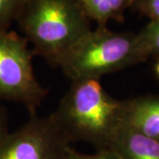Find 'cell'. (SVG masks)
I'll use <instances>...</instances> for the list:
<instances>
[{
  "instance_id": "cell-1",
  "label": "cell",
  "mask_w": 159,
  "mask_h": 159,
  "mask_svg": "<svg viewBox=\"0 0 159 159\" xmlns=\"http://www.w3.org/2000/svg\"><path fill=\"white\" fill-rule=\"evenodd\" d=\"M51 116L69 142H88L101 150L123 125L124 101L110 96L100 80H75Z\"/></svg>"
},
{
  "instance_id": "cell-8",
  "label": "cell",
  "mask_w": 159,
  "mask_h": 159,
  "mask_svg": "<svg viewBox=\"0 0 159 159\" xmlns=\"http://www.w3.org/2000/svg\"><path fill=\"white\" fill-rule=\"evenodd\" d=\"M90 20L97 28H106L110 20L124 22L125 11L132 6L134 0H77Z\"/></svg>"
},
{
  "instance_id": "cell-5",
  "label": "cell",
  "mask_w": 159,
  "mask_h": 159,
  "mask_svg": "<svg viewBox=\"0 0 159 159\" xmlns=\"http://www.w3.org/2000/svg\"><path fill=\"white\" fill-rule=\"evenodd\" d=\"M70 142L51 115L30 118L9 133L0 147V159H69Z\"/></svg>"
},
{
  "instance_id": "cell-9",
  "label": "cell",
  "mask_w": 159,
  "mask_h": 159,
  "mask_svg": "<svg viewBox=\"0 0 159 159\" xmlns=\"http://www.w3.org/2000/svg\"><path fill=\"white\" fill-rule=\"evenodd\" d=\"M137 34L148 57L159 56V20H150Z\"/></svg>"
},
{
  "instance_id": "cell-14",
  "label": "cell",
  "mask_w": 159,
  "mask_h": 159,
  "mask_svg": "<svg viewBox=\"0 0 159 159\" xmlns=\"http://www.w3.org/2000/svg\"><path fill=\"white\" fill-rule=\"evenodd\" d=\"M155 72H156V74L157 75V77L159 78V59L158 61L157 62L156 64V66H155Z\"/></svg>"
},
{
  "instance_id": "cell-13",
  "label": "cell",
  "mask_w": 159,
  "mask_h": 159,
  "mask_svg": "<svg viewBox=\"0 0 159 159\" xmlns=\"http://www.w3.org/2000/svg\"><path fill=\"white\" fill-rule=\"evenodd\" d=\"M8 117L6 108L0 103V147L8 135Z\"/></svg>"
},
{
  "instance_id": "cell-12",
  "label": "cell",
  "mask_w": 159,
  "mask_h": 159,
  "mask_svg": "<svg viewBox=\"0 0 159 159\" xmlns=\"http://www.w3.org/2000/svg\"><path fill=\"white\" fill-rule=\"evenodd\" d=\"M69 159H120V157L110 148L97 150V153L92 155L79 153L71 148L69 150Z\"/></svg>"
},
{
  "instance_id": "cell-7",
  "label": "cell",
  "mask_w": 159,
  "mask_h": 159,
  "mask_svg": "<svg viewBox=\"0 0 159 159\" xmlns=\"http://www.w3.org/2000/svg\"><path fill=\"white\" fill-rule=\"evenodd\" d=\"M109 148L120 159H159V140L122 125Z\"/></svg>"
},
{
  "instance_id": "cell-2",
  "label": "cell",
  "mask_w": 159,
  "mask_h": 159,
  "mask_svg": "<svg viewBox=\"0 0 159 159\" xmlns=\"http://www.w3.org/2000/svg\"><path fill=\"white\" fill-rule=\"evenodd\" d=\"M34 55L52 66L91 30L90 20L77 0H27L17 19Z\"/></svg>"
},
{
  "instance_id": "cell-10",
  "label": "cell",
  "mask_w": 159,
  "mask_h": 159,
  "mask_svg": "<svg viewBox=\"0 0 159 159\" xmlns=\"http://www.w3.org/2000/svg\"><path fill=\"white\" fill-rule=\"evenodd\" d=\"M27 0H0V31L8 30L18 17Z\"/></svg>"
},
{
  "instance_id": "cell-4",
  "label": "cell",
  "mask_w": 159,
  "mask_h": 159,
  "mask_svg": "<svg viewBox=\"0 0 159 159\" xmlns=\"http://www.w3.org/2000/svg\"><path fill=\"white\" fill-rule=\"evenodd\" d=\"M28 40L14 31H0V99L21 103L35 114L48 94L38 82Z\"/></svg>"
},
{
  "instance_id": "cell-6",
  "label": "cell",
  "mask_w": 159,
  "mask_h": 159,
  "mask_svg": "<svg viewBox=\"0 0 159 159\" xmlns=\"http://www.w3.org/2000/svg\"><path fill=\"white\" fill-rule=\"evenodd\" d=\"M123 125L159 140V96L147 95L124 101Z\"/></svg>"
},
{
  "instance_id": "cell-11",
  "label": "cell",
  "mask_w": 159,
  "mask_h": 159,
  "mask_svg": "<svg viewBox=\"0 0 159 159\" xmlns=\"http://www.w3.org/2000/svg\"><path fill=\"white\" fill-rule=\"evenodd\" d=\"M131 7L150 20H159V0H134Z\"/></svg>"
},
{
  "instance_id": "cell-3",
  "label": "cell",
  "mask_w": 159,
  "mask_h": 159,
  "mask_svg": "<svg viewBox=\"0 0 159 159\" xmlns=\"http://www.w3.org/2000/svg\"><path fill=\"white\" fill-rule=\"evenodd\" d=\"M148 58L137 33L112 32L106 27L82 36L64 55L58 66L72 80H100Z\"/></svg>"
}]
</instances>
